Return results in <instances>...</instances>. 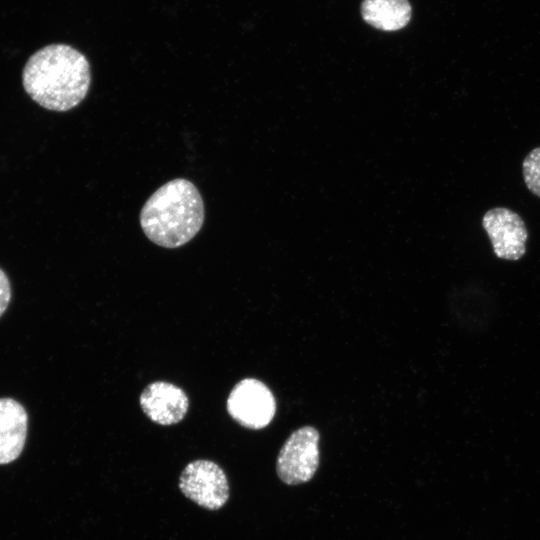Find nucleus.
<instances>
[{
    "mask_svg": "<svg viewBox=\"0 0 540 540\" xmlns=\"http://www.w3.org/2000/svg\"><path fill=\"white\" fill-rule=\"evenodd\" d=\"M204 222V203L196 186L182 178L157 189L144 204L140 224L147 238L164 248L189 242Z\"/></svg>",
    "mask_w": 540,
    "mask_h": 540,
    "instance_id": "f03ea898",
    "label": "nucleus"
},
{
    "mask_svg": "<svg viewBox=\"0 0 540 540\" xmlns=\"http://www.w3.org/2000/svg\"><path fill=\"white\" fill-rule=\"evenodd\" d=\"M482 226L497 258L517 261L525 255L528 230L517 212L494 207L484 214Z\"/></svg>",
    "mask_w": 540,
    "mask_h": 540,
    "instance_id": "423d86ee",
    "label": "nucleus"
},
{
    "mask_svg": "<svg viewBox=\"0 0 540 540\" xmlns=\"http://www.w3.org/2000/svg\"><path fill=\"white\" fill-rule=\"evenodd\" d=\"M361 15L376 29L396 31L409 23L412 8L408 0H363Z\"/></svg>",
    "mask_w": 540,
    "mask_h": 540,
    "instance_id": "1a4fd4ad",
    "label": "nucleus"
},
{
    "mask_svg": "<svg viewBox=\"0 0 540 540\" xmlns=\"http://www.w3.org/2000/svg\"><path fill=\"white\" fill-rule=\"evenodd\" d=\"M28 431L24 406L13 398H0V465L16 460L22 453Z\"/></svg>",
    "mask_w": 540,
    "mask_h": 540,
    "instance_id": "6e6552de",
    "label": "nucleus"
},
{
    "mask_svg": "<svg viewBox=\"0 0 540 540\" xmlns=\"http://www.w3.org/2000/svg\"><path fill=\"white\" fill-rule=\"evenodd\" d=\"M180 491L207 510H218L229 498V484L224 470L215 462L197 459L190 462L179 477Z\"/></svg>",
    "mask_w": 540,
    "mask_h": 540,
    "instance_id": "39448f33",
    "label": "nucleus"
},
{
    "mask_svg": "<svg viewBox=\"0 0 540 540\" xmlns=\"http://www.w3.org/2000/svg\"><path fill=\"white\" fill-rule=\"evenodd\" d=\"M229 415L248 429H262L270 424L276 413V400L262 381L245 378L231 390L227 399Z\"/></svg>",
    "mask_w": 540,
    "mask_h": 540,
    "instance_id": "20e7f679",
    "label": "nucleus"
},
{
    "mask_svg": "<svg viewBox=\"0 0 540 540\" xmlns=\"http://www.w3.org/2000/svg\"><path fill=\"white\" fill-rule=\"evenodd\" d=\"M11 285L8 276L0 268V317L4 314L11 300Z\"/></svg>",
    "mask_w": 540,
    "mask_h": 540,
    "instance_id": "9b49d317",
    "label": "nucleus"
},
{
    "mask_svg": "<svg viewBox=\"0 0 540 540\" xmlns=\"http://www.w3.org/2000/svg\"><path fill=\"white\" fill-rule=\"evenodd\" d=\"M139 402L145 415L163 426L179 423L189 408V399L184 390L165 381H155L146 386Z\"/></svg>",
    "mask_w": 540,
    "mask_h": 540,
    "instance_id": "0eeeda50",
    "label": "nucleus"
},
{
    "mask_svg": "<svg viewBox=\"0 0 540 540\" xmlns=\"http://www.w3.org/2000/svg\"><path fill=\"white\" fill-rule=\"evenodd\" d=\"M25 91L45 109L65 112L78 106L91 84L86 57L71 46L51 44L36 51L22 72Z\"/></svg>",
    "mask_w": 540,
    "mask_h": 540,
    "instance_id": "f257e3e1",
    "label": "nucleus"
},
{
    "mask_svg": "<svg viewBox=\"0 0 540 540\" xmlns=\"http://www.w3.org/2000/svg\"><path fill=\"white\" fill-rule=\"evenodd\" d=\"M522 172L528 190L540 198V147L532 149L525 156Z\"/></svg>",
    "mask_w": 540,
    "mask_h": 540,
    "instance_id": "9d476101",
    "label": "nucleus"
},
{
    "mask_svg": "<svg viewBox=\"0 0 540 540\" xmlns=\"http://www.w3.org/2000/svg\"><path fill=\"white\" fill-rule=\"evenodd\" d=\"M318 430L303 426L290 434L282 445L277 461L276 472L287 485H298L310 481L319 466Z\"/></svg>",
    "mask_w": 540,
    "mask_h": 540,
    "instance_id": "7ed1b4c3",
    "label": "nucleus"
}]
</instances>
